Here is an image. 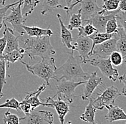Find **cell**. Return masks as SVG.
<instances>
[{
  "mask_svg": "<svg viewBox=\"0 0 126 124\" xmlns=\"http://www.w3.org/2000/svg\"><path fill=\"white\" fill-rule=\"evenodd\" d=\"M67 53L69 57L67 61L55 71V80L57 82L62 80L75 81V80L79 78L87 80L90 77V74L85 72L82 69V62L80 57L74 56V50Z\"/></svg>",
  "mask_w": 126,
  "mask_h": 124,
  "instance_id": "6da1fadb",
  "label": "cell"
},
{
  "mask_svg": "<svg viewBox=\"0 0 126 124\" xmlns=\"http://www.w3.org/2000/svg\"><path fill=\"white\" fill-rule=\"evenodd\" d=\"M24 50L30 60H33L35 57L42 58L50 57L55 54V50L50 42L49 36L42 37H31L24 40Z\"/></svg>",
  "mask_w": 126,
  "mask_h": 124,
  "instance_id": "7a4b0ae2",
  "label": "cell"
},
{
  "mask_svg": "<svg viewBox=\"0 0 126 124\" xmlns=\"http://www.w3.org/2000/svg\"><path fill=\"white\" fill-rule=\"evenodd\" d=\"M20 62L25 65L27 70L32 73V75L43 80L47 86H50L49 80L51 79L55 80V73L57 70L55 57L51 56L43 57L41 61L34 65L25 63L22 60H20Z\"/></svg>",
  "mask_w": 126,
  "mask_h": 124,
  "instance_id": "3957f363",
  "label": "cell"
},
{
  "mask_svg": "<svg viewBox=\"0 0 126 124\" xmlns=\"http://www.w3.org/2000/svg\"><path fill=\"white\" fill-rule=\"evenodd\" d=\"M87 80H82L75 82L73 80H62L60 81H57L56 84V93L52 98H60L63 100L68 102L70 104L72 103L74 99L78 98L77 95H74L75 90L77 87L85 84Z\"/></svg>",
  "mask_w": 126,
  "mask_h": 124,
  "instance_id": "277c9868",
  "label": "cell"
},
{
  "mask_svg": "<svg viewBox=\"0 0 126 124\" xmlns=\"http://www.w3.org/2000/svg\"><path fill=\"white\" fill-rule=\"evenodd\" d=\"M120 95L119 90L115 86H110L107 88L101 93L97 94V97L93 100V106L97 110H103L114 105L115 101Z\"/></svg>",
  "mask_w": 126,
  "mask_h": 124,
  "instance_id": "5b68a950",
  "label": "cell"
},
{
  "mask_svg": "<svg viewBox=\"0 0 126 124\" xmlns=\"http://www.w3.org/2000/svg\"><path fill=\"white\" fill-rule=\"evenodd\" d=\"M22 0L16 5V7H12L11 13L8 16H6L4 18V22L10 24L14 32L19 33L20 36L25 34L22 27L27 20V18L24 17L22 13Z\"/></svg>",
  "mask_w": 126,
  "mask_h": 124,
  "instance_id": "8992f818",
  "label": "cell"
},
{
  "mask_svg": "<svg viewBox=\"0 0 126 124\" xmlns=\"http://www.w3.org/2000/svg\"><path fill=\"white\" fill-rule=\"evenodd\" d=\"M19 124H54V116L50 111L35 109L20 118Z\"/></svg>",
  "mask_w": 126,
  "mask_h": 124,
  "instance_id": "52a82bcc",
  "label": "cell"
},
{
  "mask_svg": "<svg viewBox=\"0 0 126 124\" xmlns=\"http://www.w3.org/2000/svg\"><path fill=\"white\" fill-rule=\"evenodd\" d=\"M88 62H90L94 67L98 68L103 75H105V77H107L109 80L113 82L116 81L119 77L118 70L112 66L109 57L100 58L96 57L92 60L90 59L88 60Z\"/></svg>",
  "mask_w": 126,
  "mask_h": 124,
  "instance_id": "ba28073f",
  "label": "cell"
},
{
  "mask_svg": "<svg viewBox=\"0 0 126 124\" xmlns=\"http://www.w3.org/2000/svg\"><path fill=\"white\" fill-rule=\"evenodd\" d=\"M118 37V33H115L111 39L96 45L93 50L91 56L95 55L100 58H108L110 54L116 50V43Z\"/></svg>",
  "mask_w": 126,
  "mask_h": 124,
  "instance_id": "9c48e42d",
  "label": "cell"
},
{
  "mask_svg": "<svg viewBox=\"0 0 126 124\" xmlns=\"http://www.w3.org/2000/svg\"><path fill=\"white\" fill-rule=\"evenodd\" d=\"M42 106L55 108L58 115L60 124H64V118L70 110V103L60 98H57V100L55 101L52 97H47L46 102L43 103Z\"/></svg>",
  "mask_w": 126,
  "mask_h": 124,
  "instance_id": "30bf717a",
  "label": "cell"
},
{
  "mask_svg": "<svg viewBox=\"0 0 126 124\" xmlns=\"http://www.w3.org/2000/svg\"><path fill=\"white\" fill-rule=\"evenodd\" d=\"M75 50L79 54V57L82 64H86L90 60V53L92 50L93 42L89 37L78 36L76 39V42L74 45Z\"/></svg>",
  "mask_w": 126,
  "mask_h": 124,
  "instance_id": "8fae6325",
  "label": "cell"
},
{
  "mask_svg": "<svg viewBox=\"0 0 126 124\" xmlns=\"http://www.w3.org/2000/svg\"><path fill=\"white\" fill-rule=\"evenodd\" d=\"M80 13L82 22L92 18L101 11V8L97 5V0H82L80 2Z\"/></svg>",
  "mask_w": 126,
  "mask_h": 124,
  "instance_id": "7c38bea8",
  "label": "cell"
},
{
  "mask_svg": "<svg viewBox=\"0 0 126 124\" xmlns=\"http://www.w3.org/2000/svg\"><path fill=\"white\" fill-rule=\"evenodd\" d=\"M97 71L92 72L90 75L89 78L87 80L85 83V87L83 90V93L81 95V98L82 101H87L91 97L94 90L98 87V85H103L102 78H100L97 75Z\"/></svg>",
  "mask_w": 126,
  "mask_h": 124,
  "instance_id": "4fadbf2b",
  "label": "cell"
},
{
  "mask_svg": "<svg viewBox=\"0 0 126 124\" xmlns=\"http://www.w3.org/2000/svg\"><path fill=\"white\" fill-rule=\"evenodd\" d=\"M119 11V9H117L115 11L105 12L104 15L97 14L85 22L93 24L96 28L97 31L99 32H105V25L107 22L111 18L115 17Z\"/></svg>",
  "mask_w": 126,
  "mask_h": 124,
  "instance_id": "5bb4252c",
  "label": "cell"
},
{
  "mask_svg": "<svg viewBox=\"0 0 126 124\" xmlns=\"http://www.w3.org/2000/svg\"><path fill=\"white\" fill-rule=\"evenodd\" d=\"M4 25L5 29H4L3 35L5 36L6 39H7V45H6V47L3 54H7L13 50H19L20 47L19 45V39L21 36L20 35L15 36L14 30L12 29L9 28L7 25L5 23V22H4Z\"/></svg>",
  "mask_w": 126,
  "mask_h": 124,
  "instance_id": "9a60e30c",
  "label": "cell"
},
{
  "mask_svg": "<svg viewBox=\"0 0 126 124\" xmlns=\"http://www.w3.org/2000/svg\"><path fill=\"white\" fill-rule=\"evenodd\" d=\"M46 88H47L46 83H43L42 85H40L39 88H37L36 90H34L33 92L27 93V95L24 98V101H25L30 105L32 110H34L38 106L43 105V103H42L39 101V97L40 94L44 90H46Z\"/></svg>",
  "mask_w": 126,
  "mask_h": 124,
  "instance_id": "2e32d148",
  "label": "cell"
},
{
  "mask_svg": "<svg viewBox=\"0 0 126 124\" xmlns=\"http://www.w3.org/2000/svg\"><path fill=\"white\" fill-rule=\"evenodd\" d=\"M57 19L59 20V23L60 26V39L61 42L68 49H71L72 50H75V47L72 45V42L73 41L72 35L70 30L67 29V27L64 24L63 20L61 19V15L60 14L57 15Z\"/></svg>",
  "mask_w": 126,
  "mask_h": 124,
  "instance_id": "e0dca14e",
  "label": "cell"
},
{
  "mask_svg": "<svg viewBox=\"0 0 126 124\" xmlns=\"http://www.w3.org/2000/svg\"><path fill=\"white\" fill-rule=\"evenodd\" d=\"M108 112L105 115V118L110 123L118 121H126V113L123 110L118 107V106L112 105L109 107H107Z\"/></svg>",
  "mask_w": 126,
  "mask_h": 124,
  "instance_id": "ac0fdd59",
  "label": "cell"
},
{
  "mask_svg": "<svg viewBox=\"0 0 126 124\" xmlns=\"http://www.w3.org/2000/svg\"><path fill=\"white\" fill-rule=\"evenodd\" d=\"M22 27L25 33L31 37H42L45 36L51 37L53 35V32L51 30L49 27L47 29H42L38 27H29L24 24Z\"/></svg>",
  "mask_w": 126,
  "mask_h": 124,
  "instance_id": "d6986e66",
  "label": "cell"
},
{
  "mask_svg": "<svg viewBox=\"0 0 126 124\" xmlns=\"http://www.w3.org/2000/svg\"><path fill=\"white\" fill-rule=\"evenodd\" d=\"M93 98L92 97L89 99V103L85 107V110L84 113L79 116V118L85 122H87L90 124H95L96 123L94 122V116L97 109L93 106Z\"/></svg>",
  "mask_w": 126,
  "mask_h": 124,
  "instance_id": "ffe728a7",
  "label": "cell"
},
{
  "mask_svg": "<svg viewBox=\"0 0 126 124\" xmlns=\"http://www.w3.org/2000/svg\"><path fill=\"white\" fill-rule=\"evenodd\" d=\"M113 35H114V34H108L106 32H96L92 35H90L89 37L91 39L92 42H93V46H92V50L90 53V57H91V54L93 53V50L94 47L108 40V39H111L113 37Z\"/></svg>",
  "mask_w": 126,
  "mask_h": 124,
  "instance_id": "44dd1931",
  "label": "cell"
},
{
  "mask_svg": "<svg viewBox=\"0 0 126 124\" xmlns=\"http://www.w3.org/2000/svg\"><path fill=\"white\" fill-rule=\"evenodd\" d=\"M118 37L117 43H116V50L120 52L123 58L126 57V34L124 30L118 26Z\"/></svg>",
  "mask_w": 126,
  "mask_h": 124,
  "instance_id": "7402d4cb",
  "label": "cell"
},
{
  "mask_svg": "<svg viewBox=\"0 0 126 124\" xmlns=\"http://www.w3.org/2000/svg\"><path fill=\"white\" fill-rule=\"evenodd\" d=\"M57 8H62L60 0H43L41 14L45 15L48 12H52L54 9Z\"/></svg>",
  "mask_w": 126,
  "mask_h": 124,
  "instance_id": "603a6c76",
  "label": "cell"
},
{
  "mask_svg": "<svg viewBox=\"0 0 126 124\" xmlns=\"http://www.w3.org/2000/svg\"><path fill=\"white\" fill-rule=\"evenodd\" d=\"M9 68V65L5 60L0 57V99L3 97V88L7 83L6 81V71Z\"/></svg>",
  "mask_w": 126,
  "mask_h": 124,
  "instance_id": "cb8c5ba5",
  "label": "cell"
},
{
  "mask_svg": "<svg viewBox=\"0 0 126 124\" xmlns=\"http://www.w3.org/2000/svg\"><path fill=\"white\" fill-rule=\"evenodd\" d=\"M39 0H22V13L24 17H27L34 11L35 7L39 4Z\"/></svg>",
  "mask_w": 126,
  "mask_h": 124,
  "instance_id": "d4e9b609",
  "label": "cell"
},
{
  "mask_svg": "<svg viewBox=\"0 0 126 124\" xmlns=\"http://www.w3.org/2000/svg\"><path fill=\"white\" fill-rule=\"evenodd\" d=\"M24 55L25 54L21 53L19 52V50H13L7 54H3L1 56H0V57L2 58L4 60H5L7 62V64L9 65V63H15L17 61L22 60Z\"/></svg>",
  "mask_w": 126,
  "mask_h": 124,
  "instance_id": "484cf974",
  "label": "cell"
},
{
  "mask_svg": "<svg viewBox=\"0 0 126 124\" xmlns=\"http://www.w3.org/2000/svg\"><path fill=\"white\" fill-rule=\"evenodd\" d=\"M120 0H103L102 9L98 13L100 15H104L105 12H112L118 9Z\"/></svg>",
  "mask_w": 126,
  "mask_h": 124,
  "instance_id": "4316f807",
  "label": "cell"
},
{
  "mask_svg": "<svg viewBox=\"0 0 126 124\" xmlns=\"http://www.w3.org/2000/svg\"><path fill=\"white\" fill-rule=\"evenodd\" d=\"M82 20L81 17V13H80V10L79 9L78 13L71 15L70 22L67 27L69 30H72L74 29L78 30L82 26Z\"/></svg>",
  "mask_w": 126,
  "mask_h": 124,
  "instance_id": "83f0119b",
  "label": "cell"
},
{
  "mask_svg": "<svg viewBox=\"0 0 126 124\" xmlns=\"http://www.w3.org/2000/svg\"><path fill=\"white\" fill-rule=\"evenodd\" d=\"M96 32L97 31L93 24L87 23L85 26H81L78 29V36L90 37Z\"/></svg>",
  "mask_w": 126,
  "mask_h": 124,
  "instance_id": "f1b7e54d",
  "label": "cell"
},
{
  "mask_svg": "<svg viewBox=\"0 0 126 124\" xmlns=\"http://www.w3.org/2000/svg\"><path fill=\"white\" fill-rule=\"evenodd\" d=\"M118 24L115 17L109 19L105 25V32L108 34L118 33Z\"/></svg>",
  "mask_w": 126,
  "mask_h": 124,
  "instance_id": "f546056e",
  "label": "cell"
},
{
  "mask_svg": "<svg viewBox=\"0 0 126 124\" xmlns=\"http://www.w3.org/2000/svg\"><path fill=\"white\" fill-rule=\"evenodd\" d=\"M4 108L9 109H14V110H17V111H20L19 102L16 99H15V98L7 99L4 103L0 105V108Z\"/></svg>",
  "mask_w": 126,
  "mask_h": 124,
  "instance_id": "4dcf8cb0",
  "label": "cell"
},
{
  "mask_svg": "<svg viewBox=\"0 0 126 124\" xmlns=\"http://www.w3.org/2000/svg\"><path fill=\"white\" fill-rule=\"evenodd\" d=\"M109 59H110V62L112 63V65L115 66H120L122 65V63L124 61V58L122 54L118 52L117 50L112 52L110 55L109 56Z\"/></svg>",
  "mask_w": 126,
  "mask_h": 124,
  "instance_id": "1f68e13d",
  "label": "cell"
},
{
  "mask_svg": "<svg viewBox=\"0 0 126 124\" xmlns=\"http://www.w3.org/2000/svg\"><path fill=\"white\" fill-rule=\"evenodd\" d=\"M19 117L12 113L9 110H7L4 116V123L6 124H19Z\"/></svg>",
  "mask_w": 126,
  "mask_h": 124,
  "instance_id": "d6a6232c",
  "label": "cell"
},
{
  "mask_svg": "<svg viewBox=\"0 0 126 124\" xmlns=\"http://www.w3.org/2000/svg\"><path fill=\"white\" fill-rule=\"evenodd\" d=\"M115 18L119 27H120L126 34V12L119 11L115 15Z\"/></svg>",
  "mask_w": 126,
  "mask_h": 124,
  "instance_id": "836d02e7",
  "label": "cell"
},
{
  "mask_svg": "<svg viewBox=\"0 0 126 124\" xmlns=\"http://www.w3.org/2000/svg\"><path fill=\"white\" fill-rule=\"evenodd\" d=\"M22 0H19L16 2H14L12 4H8L7 6L4 7L2 8H0V30L1 29L2 27V24L4 22V18L6 17V14H7V12L8 11L9 9L12 7H14V6H16Z\"/></svg>",
  "mask_w": 126,
  "mask_h": 124,
  "instance_id": "e575fe53",
  "label": "cell"
},
{
  "mask_svg": "<svg viewBox=\"0 0 126 124\" xmlns=\"http://www.w3.org/2000/svg\"><path fill=\"white\" fill-rule=\"evenodd\" d=\"M19 108H20V110H22L24 113V115L29 114L32 111L30 105L24 100L19 103Z\"/></svg>",
  "mask_w": 126,
  "mask_h": 124,
  "instance_id": "d590c367",
  "label": "cell"
},
{
  "mask_svg": "<svg viewBox=\"0 0 126 124\" xmlns=\"http://www.w3.org/2000/svg\"><path fill=\"white\" fill-rule=\"evenodd\" d=\"M118 80H120V82L123 83V84L125 85L124 88H123V90L120 92V95H123V96H126V73H125L124 75H123L120 77H118Z\"/></svg>",
  "mask_w": 126,
  "mask_h": 124,
  "instance_id": "8d00e7d4",
  "label": "cell"
},
{
  "mask_svg": "<svg viewBox=\"0 0 126 124\" xmlns=\"http://www.w3.org/2000/svg\"><path fill=\"white\" fill-rule=\"evenodd\" d=\"M6 45H7V39L5 36L3 35V37L0 38V56H1L4 53Z\"/></svg>",
  "mask_w": 126,
  "mask_h": 124,
  "instance_id": "74e56055",
  "label": "cell"
},
{
  "mask_svg": "<svg viewBox=\"0 0 126 124\" xmlns=\"http://www.w3.org/2000/svg\"><path fill=\"white\" fill-rule=\"evenodd\" d=\"M118 9L121 12H126V0H120Z\"/></svg>",
  "mask_w": 126,
  "mask_h": 124,
  "instance_id": "f35d334b",
  "label": "cell"
},
{
  "mask_svg": "<svg viewBox=\"0 0 126 124\" xmlns=\"http://www.w3.org/2000/svg\"><path fill=\"white\" fill-rule=\"evenodd\" d=\"M73 0H65V3H66V7H69L71 5V3L72 2Z\"/></svg>",
  "mask_w": 126,
  "mask_h": 124,
  "instance_id": "ab89813d",
  "label": "cell"
},
{
  "mask_svg": "<svg viewBox=\"0 0 126 124\" xmlns=\"http://www.w3.org/2000/svg\"><path fill=\"white\" fill-rule=\"evenodd\" d=\"M5 4V0H0V4L4 5Z\"/></svg>",
  "mask_w": 126,
  "mask_h": 124,
  "instance_id": "60d3db41",
  "label": "cell"
},
{
  "mask_svg": "<svg viewBox=\"0 0 126 124\" xmlns=\"http://www.w3.org/2000/svg\"><path fill=\"white\" fill-rule=\"evenodd\" d=\"M72 124V122H71V121H69V122H67V124Z\"/></svg>",
  "mask_w": 126,
  "mask_h": 124,
  "instance_id": "b9f144b4",
  "label": "cell"
},
{
  "mask_svg": "<svg viewBox=\"0 0 126 124\" xmlns=\"http://www.w3.org/2000/svg\"><path fill=\"white\" fill-rule=\"evenodd\" d=\"M124 60H125V62H126V59H124Z\"/></svg>",
  "mask_w": 126,
  "mask_h": 124,
  "instance_id": "7bdbcfd3",
  "label": "cell"
},
{
  "mask_svg": "<svg viewBox=\"0 0 126 124\" xmlns=\"http://www.w3.org/2000/svg\"><path fill=\"white\" fill-rule=\"evenodd\" d=\"M126 57H125V58H124V59H126Z\"/></svg>",
  "mask_w": 126,
  "mask_h": 124,
  "instance_id": "ee69618b",
  "label": "cell"
},
{
  "mask_svg": "<svg viewBox=\"0 0 126 124\" xmlns=\"http://www.w3.org/2000/svg\"></svg>",
  "mask_w": 126,
  "mask_h": 124,
  "instance_id": "f6af8a7d",
  "label": "cell"
},
{
  "mask_svg": "<svg viewBox=\"0 0 126 124\" xmlns=\"http://www.w3.org/2000/svg\"></svg>",
  "mask_w": 126,
  "mask_h": 124,
  "instance_id": "bcb514c9",
  "label": "cell"
}]
</instances>
